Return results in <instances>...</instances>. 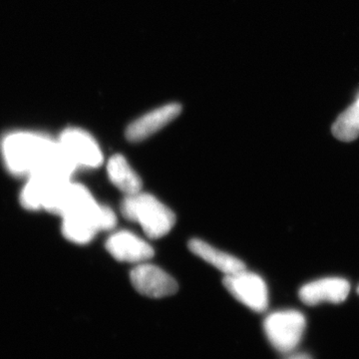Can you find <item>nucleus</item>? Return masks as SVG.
I'll return each mask as SVG.
<instances>
[{
  "label": "nucleus",
  "instance_id": "f257e3e1",
  "mask_svg": "<svg viewBox=\"0 0 359 359\" xmlns=\"http://www.w3.org/2000/svg\"><path fill=\"white\" fill-rule=\"evenodd\" d=\"M0 150L8 171L25 179L39 173L71 179L77 170L58 140L43 135L14 132L4 139Z\"/></svg>",
  "mask_w": 359,
  "mask_h": 359
},
{
  "label": "nucleus",
  "instance_id": "f03ea898",
  "mask_svg": "<svg viewBox=\"0 0 359 359\" xmlns=\"http://www.w3.org/2000/svg\"><path fill=\"white\" fill-rule=\"evenodd\" d=\"M58 216L62 218V233L70 242L88 244L101 231H111L117 217L107 205L98 204L88 189L71 182Z\"/></svg>",
  "mask_w": 359,
  "mask_h": 359
},
{
  "label": "nucleus",
  "instance_id": "7ed1b4c3",
  "mask_svg": "<svg viewBox=\"0 0 359 359\" xmlns=\"http://www.w3.org/2000/svg\"><path fill=\"white\" fill-rule=\"evenodd\" d=\"M121 212L125 219L140 224L151 240L165 237L176 223V216L167 205L151 194L142 191L125 196Z\"/></svg>",
  "mask_w": 359,
  "mask_h": 359
},
{
  "label": "nucleus",
  "instance_id": "20e7f679",
  "mask_svg": "<svg viewBox=\"0 0 359 359\" xmlns=\"http://www.w3.org/2000/svg\"><path fill=\"white\" fill-rule=\"evenodd\" d=\"M306 327L304 314L294 309L271 313L264 323L269 344L282 353H292L299 346Z\"/></svg>",
  "mask_w": 359,
  "mask_h": 359
},
{
  "label": "nucleus",
  "instance_id": "39448f33",
  "mask_svg": "<svg viewBox=\"0 0 359 359\" xmlns=\"http://www.w3.org/2000/svg\"><path fill=\"white\" fill-rule=\"evenodd\" d=\"M224 285L241 304L257 313H263L269 306V290L263 278L247 269L226 275Z\"/></svg>",
  "mask_w": 359,
  "mask_h": 359
},
{
  "label": "nucleus",
  "instance_id": "423d86ee",
  "mask_svg": "<svg viewBox=\"0 0 359 359\" xmlns=\"http://www.w3.org/2000/svg\"><path fill=\"white\" fill-rule=\"evenodd\" d=\"M57 140L76 169H95L102 165V151L95 139L84 130L66 129Z\"/></svg>",
  "mask_w": 359,
  "mask_h": 359
},
{
  "label": "nucleus",
  "instance_id": "0eeeda50",
  "mask_svg": "<svg viewBox=\"0 0 359 359\" xmlns=\"http://www.w3.org/2000/svg\"><path fill=\"white\" fill-rule=\"evenodd\" d=\"M132 285L139 294L152 299H162L178 292L176 280L154 264H137L130 273Z\"/></svg>",
  "mask_w": 359,
  "mask_h": 359
},
{
  "label": "nucleus",
  "instance_id": "6e6552de",
  "mask_svg": "<svg viewBox=\"0 0 359 359\" xmlns=\"http://www.w3.org/2000/svg\"><path fill=\"white\" fill-rule=\"evenodd\" d=\"M105 247L111 256L123 263H146L154 257L152 245L129 231L112 233L106 241Z\"/></svg>",
  "mask_w": 359,
  "mask_h": 359
},
{
  "label": "nucleus",
  "instance_id": "1a4fd4ad",
  "mask_svg": "<svg viewBox=\"0 0 359 359\" xmlns=\"http://www.w3.org/2000/svg\"><path fill=\"white\" fill-rule=\"evenodd\" d=\"M351 292V285L346 278H325L304 285L299 290V297L304 304L316 306L321 302L340 304Z\"/></svg>",
  "mask_w": 359,
  "mask_h": 359
},
{
  "label": "nucleus",
  "instance_id": "9d476101",
  "mask_svg": "<svg viewBox=\"0 0 359 359\" xmlns=\"http://www.w3.org/2000/svg\"><path fill=\"white\" fill-rule=\"evenodd\" d=\"M182 106L171 103L142 116L129 125L126 130V138L130 142L146 140L181 114Z\"/></svg>",
  "mask_w": 359,
  "mask_h": 359
},
{
  "label": "nucleus",
  "instance_id": "9b49d317",
  "mask_svg": "<svg viewBox=\"0 0 359 359\" xmlns=\"http://www.w3.org/2000/svg\"><path fill=\"white\" fill-rule=\"evenodd\" d=\"M189 249L196 256L212 264L224 275L238 273L245 269V264L237 257L219 250L200 238H193L189 242Z\"/></svg>",
  "mask_w": 359,
  "mask_h": 359
},
{
  "label": "nucleus",
  "instance_id": "f8f14e48",
  "mask_svg": "<svg viewBox=\"0 0 359 359\" xmlns=\"http://www.w3.org/2000/svg\"><path fill=\"white\" fill-rule=\"evenodd\" d=\"M107 174L111 183L126 195L141 192L142 181L130 166L124 156L116 154L107 163Z\"/></svg>",
  "mask_w": 359,
  "mask_h": 359
},
{
  "label": "nucleus",
  "instance_id": "ddd939ff",
  "mask_svg": "<svg viewBox=\"0 0 359 359\" xmlns=\"http://www.w3.org/2000/svg\"><path fill=\"white\" fill-rule=\"evenodd\" d=\"M332 134L342 142H351L359 137V97L356 102L340 114L332 126Z\"/></svg>",
  "mask_w": 359,
  "mask_h": 359
},
{
  "label": "nucleus",
  "instance_id": "4468645a",
  "mask_svg": "<svg viewBox=\"0 0 359 359\" xmlns=\"http://www.w3.org/2000/svg\"><path fill=\"white\" fill-rule=\"evenodd\" d=\"M287 359H313L306 353H294L290 355Z\"/></svg>",
  "mask_w": 359,
  "mask_h": 359
},
{
  "label": "nucleus",
  "instance_id": "2eb2a0df",
  "mask_svg": "<svg viewBox=\"0 0 359 359\" xmlns=\"http://www.w3.org/2000/svg\"><path fill=\"white\" fill-rule=\"evenodd\" d=\"M358 294H359V287H358Z\"/></svg>",
  "mask_w": 359,
  "mask_h": 359
}]
</instances>
